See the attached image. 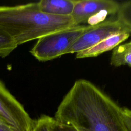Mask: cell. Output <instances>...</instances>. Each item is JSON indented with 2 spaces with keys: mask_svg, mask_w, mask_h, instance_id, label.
<instances>
[{
  "mask_svg": "<svg viewBox=\"0 0 131 131\" xmlns=\"http://www.w3.org/2000/svg\"><path fill=\"white\" fill-rule=\"evenodd\" d=\"M51 131H78L77 129L72 125L63 123L59 121L53 119Z\"/></svg>",
  "mask_w": 131,
  "mask_h": 131,
  "instance_id": "12",
  "label": "cell"
},
{
  "mask_svg": "<svg viewBox=\"0 0 131 131\" xmlns=\"http://www.w3.org/2000/svg\"><path fill=\"white\" fill-rule=\"evenodd\" d=\"M122 117L124 123L128 131H131V110L124 107L122 108Z\"/></svg>",
  "mask_w": 131,
  "mask_h": 131,
  "instance_id": "13",
  "label": "cell"
},
{
  "mask_svg": "<svg viewBox=\"0 0 131 131\" xmlns=\"http://www.w3.org/2000/svg\"><path fill=\"white\" fill-rule=\"evenodd\" d=\"M122 32H130L118 20L103 21L89 25L88 28L80 36L66 54L78 53L89 49L110 36Z\"/></svg>",
  "mask_w": 131,
  "mask_h": 131,
  "instance_id": "5",
  "label": "cell"
},
{
  "mask_svg": "<svg viewBox=\"0 0 131 131\" xmlns=\"http://www.w3.org/2000/svg\"><path fill=\"white\" fill-rule=\"evenodd\" d=\"M77 26L71 16H58L41 10L38 2L0 6V29L17 45Z\"/></svg>",
  "mask_w": 131,
  "mask_h": 131,
  "instance_id": "2",
  "label": "cell"
},
{
  "mask_svg": "<svg viewBox=\"0 0 131 131\" xmlns=\"http://www.w3.org/2000/svg\"><path fill=\"white\" fill-rule=\"evenodd\" d=\"M0 116L17 131H32L34 120L0 80Z\"/></svg>",
  "mask_w": 131,
  "mask_h": 131,
  "instance_id": "4",
  "label": "cell"
},
{
  "mask_svg": "<svg viewBox=\"0 0 131 131\" xmlns=\"http://www.w3.org/2000/svg\"><path fill=\"white\" fill-rule=\"evenodd\" d=\"M54 119L78 131H128L122 108L88 80H76L57 107Z\"/></svg>",
  "mask_w": 131,
  "mask_h": 131,
  "instance_id": "1",
  "label": "cell"
},
{
  "mask_svg": "<svg viewBox=\"0 0 131 131\" xmlns=\"http://www.w3.org/2000/svg\"><path fill=\"white\" fill-rule=\"evenodd\" d=\"M120 4L112 0H75L71 16L76 25L89 23L98 16L102 22L110 14L117 13Z\"/></svg>",
  "mask_w": 131,
  "mask_h": 131,
  "instance_id": "6",
  "label": "cell"
},
{
  "mask_svg": "<svg viewBox=\"0 0 131 131\" xmlns=\"http://www.w3.org/2000/svg\"><path fill=\"white\" fill-rule=\"evenodd\" d=\"M54 118L46 115H42L34 120L32 131H51Z\"/></svg>",
  "mask_w": 131,
  "mask_h": 131,
  "instance_id": "11",
  "label": "cell"
},
{
  "mask_svg": "<svg viewBox=\"0 0 131 131\" xmlns=\"http://www.w3.org/2000/svg\"><path fill=\"white\" fill-rule=\"evenodd\" d=\"M111 64L116 67L123 65L131 67V41L114 48L111 58Z\"/></svg>",
  "mask_w": 131,
  "mask_h": 131,
  "instance_id": "9",
  "label": "cell"
},
{
  "mask_svg": "<svg viewBox=\"0 0 131 131\" xmlns=\"http://www.w3.org/2000/svg\"><path fill=\"white\" fill-rule=\"evenodd\" d=\"M41 11L58 16H71L75 0H41L38 2Z\"/></svg>",
  "mask_w": 131,
  "mask_h": 131,
  "instance_id": "8",
  "label": "cell"
},
{
  "mask_svg": "<svg viewBox=\"0 0 131 131\" xmlns=\"http://www.w3.org/2000/svg\"><path fill=\"white\" fill-rule=\"evenodd\" d=\"M17 47L13 39L0 29V57L8 56Z\"/></svg>",
  "mask_w": 131,
  "mask_h": 131,
  "instance_id": "10",
  "label": "cell"
},
{
  "mask_svg": "<svg viewBox=\"0 0 131 131\" xmlns=\"http://www.w3.org/2000/svg\"><path fill=\"white\" fill-rule=\"evenodd\" d=\"M130 32H122L113 35L96 45L76 53L77 58L97 56L103 53L111 50L125 40L130 35Z\"/></svg>",
  "mask_w": 131,
  "mask_h": 131,
  "instance_id": "7",
  "label": "cell"
},
{
  "mask_svg": "<svg viewBox=\"0 0 131 131\" xmlns=\"http://www.w3.org/2000/svg\"><path fill=\"white\" fill-rule=\"evenodd\" d=\"M88 26L77 25L58 31L39 39L30 51L38 60L46 61L66 54Z\"/></svg>",
  "mask_w": 131,
  "mask_h": 131,
  "instance_id": "3",
  "label": "cell"
},
{
  "mask_svg": "<svg viewBox=\"0 0 131 131\" xmlns=\"http://www.w3.org/2000/svg\"><path fill=\"white\" fill-rule=\"evenodd\" d=\"M0 131H17L0 116Z\"/></svg>",
  "mask_w": 131,
  "mask_h": 131,
  "instance_id": "14",
  "label": "cell"
}]
</instances>
